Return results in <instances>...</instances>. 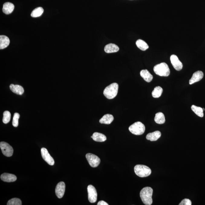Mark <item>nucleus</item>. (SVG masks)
<instances>
[{"mask_svg": "<svg viewBox=\"0 0 205 205\" xmlns=\"http://www.w3.org/2000/svg\"><path fill=\"white\" fill-rule=\"evenodd\" d=\"M119 50V48L118 46L113 44H107L104 48L105 51L107 53L117 52Z\"/></svg>", "mask_w": 205, "mask_h": 205, "instance_id": "nucleus-17", "label": "nucleus"}, {"mask_svg": "<svg viewBox=\"0 0 205 205\" xmlns=\"http://www.w3.org/2000/svg\"><path fill=\"white\" fill-rule=\"evenodd\" d=\"M93 140L96 142H103L106 140V137L102 133L95 132L93 133Z\"/></svg>", "mask_w": 205, "mask_h": 205, "instance_id": "nucleus-21", "label": "nucleus"}, {"mask_svg": "<svg viewBox=\"0 0 205 205\" xmlns=\"http://www.w3.org/2000/svg\"><path fill=\"white\" fill-rule=\"evenodd\" d=\"M20 117V114L18 113H15L13 116L12 121L13 125L15 127H17L18 125V120Z\"/></svg>", "mask_w": 205, "mask_h": 205, "instance_id": "nucleus-29", "label": "nucleus"}, {"mask_svg": "<svg viewBox=\"0 0 205 205\" xmlns=\"http://www.w3.org/2000/svg\"><path fill=\"white\" fill-rule=\"evenodd\" d=\"M191 204L192 203H191V200L188 199H184L179 204V205H191Z\"/></svg>", "mask_w": 205, "mask_h": 205, "instance_id": "nucleus-30", "label": "nucleus"}, {"mask_svg": "<svg viewBox=\"0 0 205 205\" xmlns=\"http://www.w3.org/2000/svg\"><path fill=\"white\" fill-rule=\"evenodd\" d=\"M14 8V5L12 3L8 2H6L4 4L2 11L6 14H10L12 12Z\"/></svg>", "mask_w": 205, "mask_h": 205, "instance_id": "nucleus-16", "label": "nucleus"}, {"mask_svg": "<svg viewBox=\"0 0 205 205\" xmlns=\"http://www.w3.org/2000/svg\"><path fill=\"white\" fill-rule=\"evenodd\" d=\"M10 88L12 92L16 94L22 95L24 93V89L23 87L18 85L11 84Z\"/></svg>", "mask_w": 205, "mask_h": 205, "instance_id": "nucleus-15", "label": "nucleus"}, {"mask_svg": "<svg viewBox=\"0 0 205 205\" xmlns=\"http://www.w3.org/2000/svg\"><path fill=\"white\" fill-rule=\"evenodd\" d=\"M155 122L159 124H162L165 122L164 114L162 112H159L155 114L154 118Z\"/></svg>", "mask_w": 205, "mask_h": 205, "instance_id": "nucleus-22", "label": "nucleus"}, {"mask_svg": "<svg viewBox=\"0 0 205 205\" xmlns=\"http://www.w3.org/2000/svg\"><path fill=\"white\" fill-rule=\"evenodd\" d=\"M191 109L197 116L200 117H203V108L200 107H198L195 106V105H193L191 106Z\"/></svg>", "mask_w": 205, "mask_h": 205, "instance_id": "nucleus-24", "label": "nucleus"}, {"mask_svg": "<svg viewBox=\"0 0 205 205\" xmlns=\"http://www.w3.org/2000/svg\"><path fill=\"white\" fill-rule=\"evenodd\" d=\"M86 158L89 164L92 167H97L100 163V158L94 154L88 153L86 155Z\"/></svg>", "mask_w": 205, "mask_h": 205, "instance_id": "nucleus-6", "label": "nucleus"}, {"mask_svg": "<svg viewBox=\"0 0 205 205\" xmlns=\"http://www.w3.org/2000/svg\"><path fill=\"white\" fill-rule=\"evenodd\" d=\"M1 179L4 182H11L15 181L17 180V177L14 174L4 173L1 175Z\"/></svg>", "mask_w": 205, "mask_h": 205, "instance_id": "nucleus-13", "label": "nucleus"}, {"mask_svg": "<svg viewBox=\"0 0 205 205\" xmlns=\"http://www.w3.org/2000/svg\"><path fill=\"white\" fill-rule=\"evenodd\" d=\"M136 44L137 47L141 50H143V51L146 50L149 47L148 44L142 40H138L136 41Z\"/></svg>", "mask_w": 205, "mask_h": 205, "instance_id": "nucleus-23", "label": "nucleus"}, {"mask_svg": "<svg viewBox=\"0 0 205 205\" xmlns=\"http://www.w3.org/2000/svg\"><path fill=\"white\" fill-rule=\"evenodd\" d=\"M141 76L147 82L150 83L152 81L153 78V76L151 75V73L147 70H143L141 71L140 72Z\"/></svg>", "mask_w": 205, "mask_h": 205, "instance_id": "nucleus-18", "label": "nucleus"}, {"mask_svg": "<svg viewBox=\"0 0 205 205\" xmlns=\"http://www.w3.org/2000/svg\"><path fill=\"white\" fill-rule=\"evenodd\" d=\"M88 200L90 203H95L97 200V194L96 188L92 185L87 187Z\"/></svg>", "mask_w": 205, "mask_h": 205, "instance_id": "nucleus-8", "label": "nucleus"}, {"mask_svg": "<svg viewBox=\"0 0 205 205\" xmlns=\"http://www.w3.org/2000/svg\"><path fill=\"white\" fill-rule=\"evenodd\" d=\"M203 111H205V109H204V108H203Z\"/></svg>", "mask_w": 205, "mask_h": 205, "instance_id": "nucleus-32", "label": "nucleus"}, {"mask_svg": "<svg viewBox=\"0 0 205 205\" xmlns=\"http://www.w3.org/2000/svg\"><path fill=\"white\" fill-rule=\"evenodd\" d=\"M118 84L117 83H112L105 88L104 90L103 94L107 99H114L118 93Z\"/></svg>", "mask_w": 205, "mask_h": 205, "instance_id": "nucleus-2", "label": "nucleus"}, {"mask_svg": "<svg viewBox=\"0 0 205 205\" xmlns=\"http://www.w3.org/2000/svg\"><path fill=\"white\" fill-rule=\"evenodd\" d=\"M41 156L44 161L50 165H54V159L49 154L47 149L45 148H41Z\"/></svg>", "mask_w": 205, "mask_h": 205, "instance_id": "nucleus-9", "label": "nucleus"}, {"mask_svg": "<svg viewBox=\"0 0 205 205\" xmlns=\"http://www.w3.org/2000/svg\"><path fill=\"white\" fill-rule=\"evenodd\" d=\"M10 40L5 35L0 36V49L2 50L7 47L10 44Z\"/></svg>", "mask_w": 205, "mask_h": 205, "instance_id": "nucleus-20", "label": "nucleus"}, {"mask_svg": "<svg viewBox=\"0 0 205 205\" xmlns=\"http://www.w3.org/2000/svg\"><path fill=\"white\" fill-rule=\"evenodd\" d=\"M163 92V89L161 87L157 86L155 87L152 91V96L154 98H158L161 96Z\"/></svg>", "mask_w": 205, "mask_h": 205, "instance_id": "nucleus-26", "label": "nucleus"}, {"mask_svg": "<svg viewBox=\"0 0 205 205\" xmlns=\"http://www.w3.org/2000/svg\"><path fill=\"white\" fill-rule=\"evenodd\" d=\"M161 136V133L159 131L152 132L148 134L147 135L146 138L148 140L151 141V142H154L156 141Z\"/></svg>", "mask_w": 205, "mask_h": 205, "instance_id": "nucleus-14", "label": "nucleus"}, {"mask_svg": "<svg viewBox=\"0 0 205 205\" xmlns=\"http://www.w3.org/2000/svg\"><path fill=\"white\" fill-rule=\"evenodd\" d=\"M114 117L112 115L110 114H105L99 120V122L101 124H110L114 120Z\"/></svg>", "mask_w": 205, "mask_h": 205, "instance_id": "nucleus-19", "label": "nucleus"}, {"mask_svg": "<svg viewBox=\"0 0 205 205\" xmlns=\"http://www.w3.org/2000/svg\"><path fill=\"white\" fill-rule=\"evenodd\" d=\"M129 130L133 134L141 135L145 133V125L140 122L134 123L129 127Z\"/></svg>", "mask_w": 205, "mask_h": 205, "instance_id": "nucleus-5", "label": "nucleus"}, {"mask_svg": "<svg viewBox=\"0 0 205 205\" xmlns=\"http://www.w3.org/2000/svg\"><path fill=\"white\" fill-rule=\"evenodd\" d=\"M203 73L202 71H198L193 74L189 81V84L191 85L201 80L203 78Z\"/></svg>", "mask_w": 205, "mask_h": 205, "instance_id": "nucleus-12", "label": "nucleus"}, {"mask_svg": "<svg viewBox=\"0 0 205 205\" xmlns=\"http://www.w3.org/2000/svg\"><path fill=\"white\" fill-rule=\"evenodd\" d=\"M65 185L64 182H61L56 186L55 192L56 196L59 198H61L64 194Z\"/></svg>", "mask_w": 205, "mask_h": 205, "instance_id": "nucleus-11", "label": "nucleus"}, {"mask_svg": "<svg viewBox=\"0 0 205 205\" xmlns=\"http://www.w3.org/2000/svg\"><path fill=\"white\" fill-rule=\"evenodd\" d=\"M44 11V9L42 7H38L33 10L31 13V16L34 18L39 17L42 15Z\"/></svg>", "mask_w": 205, "mask_h": 205, "instance_id": "nucleus-25", "label": "nucleus"}, {"mask_svg": "<svg viewBox=\"0 0 205 205\" xmlns=\"http://www.w3.org/2000/svg\"><path fill=\"white\" fill-rule=\"evenodd\" d=\"M154 71L156 75L161 76L167 77L170 73L168 66L164 62L156 65L154 67Z\"/></svg>", "mask_w": 205, "mask_h": 205, "instance_id": "nucleus-3", "label": "nucleus"}, {"mask_svg": "<svg viewBox=\"0 0 205 205\" xmlns=\"http://www.w3.org/2000/svg\"><path fill=\"white\" fill-rule=\"evenodd\" d=\"M153 192V189L151 187H146L142 188L140 193V196L144 204L146 205L152 204Z\"/></svg>", "mask_w": 205, "mask_h": 205, "instance_id": "nucleus-1", "label": "nucleus"}, {"mask_svg": "<svg viewBox=\"0 0 205 205\" xmlns=\"http://www.w3.org/2000/svg\"><path fill=\"white\" fill-rule=\"evenodd\" d=\"M170 60L174 68L176 70L179 71L182 69V63L176 55L173 54L171 56Z\"/></svg>", "mask_w": 205, "mask_h": 205, "instance_id": "nucleus-10", "label": "nucleus"}, {"mask_svg": "<svg viewBox=\"0 0 205 205\" xmlns=\"http://www.w3.org/2000/svg\"><path fill=\"white\" fill-rule=\"evenodd\" d=\"M21 200L18 198H14L8 200L7 203V205H21Z\"/></svg>", "mask_w": 205, "mask_h": 205, "instance_id": "nucleus-28", "label": "nucleus"}, {"mask_svg": "<svg viewBox=\"0 0 205 205\" xmlns=\"http://www.w3.org/2000/svg\"><path fill=\"white\" fill-rule=\"evenodd\" d=\"M134 171L135 174L141 177H147L151 174V170L149 167L144 165L138 164L135 166Z\"/></svg>", "mask_w": 205, "mask_h": 205, "instance_id": "nucleus-4", "label": "nucleus"}, {"mask_svg": "<svg viewBox=\"0 0 205 205\" xmlns=\"http://www.w3.org/2000/svg\"><path fill=\"white\" fill-rule=\"evenodd\" d=\"M0 148L2 150L3 154L5 156L10 157L13 155V149L12 147L7 142H1Z\"/></svg>", "mask_w": 205, "mask_h": 205, "instance_id": "nucleus-7", "label": "nucleus"}, {"mask_svg": "<svg viewBox=\"0 0 205 205\" xmlns=\"http://www.w3.org/2000/svg\"><path fill=\"white\" fill-rule=\"evenodd\" d=\"M11 119V114L9 111H5L3 113V122L5 124H7L9 122Z\"/></svg>", "mask_w": 205, "mask_h": 205, "instance_id": "nucleus-27", "label": "nucleus"}, {"mask_svg": "<svg viewBox=\"0 0 205 205\" xmlns=\"http://www.w3.org/2000/svg\"><path fill=\"white\" fill-rule=\"evenodd\" d=\"M97 205H109L106 202H105L103 200H101V201L98 202L97 204Z\"/></svg>", "mask_w": 205, "mask_h": 205, "instance_id": "nucleus-31", "label": "nucleus"}]
</instances>
